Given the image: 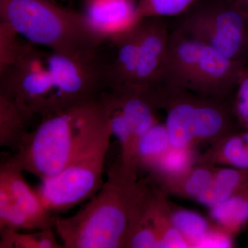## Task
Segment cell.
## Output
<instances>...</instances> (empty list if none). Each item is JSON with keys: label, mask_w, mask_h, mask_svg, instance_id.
Here are the masks:
<instances>
[{"label": "cell", "mask_w": 248, "mask_h": 248, "mask_svg": "<svg viewBox=\"0 0 248 248\" xmlns=\"http://www.w3.org/2000/svg\"><path fill=\"white\" fill-rule=\"evenodd\" d=\"M247 66L173 28L169 34L161 85L227 99L236 90Z\"/></svg>", "instance_id": "obj_4"}, {"label": "cell", "mask_w": 248, "mask_h": 248, "mask_svg": "<svg viewBox=\"0 0 248 248\" xmlns=\"http://www.w3.org/2000/svg\"><path fill=\"white\" fill-rule=\"evenodd\" d=\"M24 171L8 159L0 166V187L9 192L16 203L34 222L37 230L54 228L56 215L45 208L38 192L28 184Z\"/></svg>", "instance_id": "obj_10"}, {"label": "cell", "mask_w": 248, "mask_h": 248, "mask_svg": "<svg viewBox=\"0 0 248 248\" xmlns=\"http://www.w3.org/2000/svg\"><path fill=\"white\" fill-rule=\"evenodd\" d=\"M7 23L0 22V72L12 64L22 47L23 39Z\"/></svg>", "instance_id": "obj_25"}, {"label": "cell", "mask_w": 248, "mask_h": 248, "mask_svg": "<svg viewBox=\"0 0 248 248\" xmlns=\"http://www.w3.org/2000/svg\"><path fill=\"white\" fill-rule=\"evenodd\" d=\"M217 166L197 164L185 172L160 181L159 189L166 195L197 201L210 185Z\"/></svg>", "instance_id": "obj_16"}, {"label": "cell", "mask_w": 248, "mask_h": 248, "mask_svg": "<svg viewBox=\"0 0 248 248\" xmlns=\"http://www.w3.org/2000/svg\"><path fill=\"white\" fill-rule=\"evenodd\" d=\"M236 1L239 9L248 17V0H236Z\"/></svg>", "instance_id": "obj_27"}, {"label": "cell", "mask_w": 248, "mask_h": 248, "mask_svg": "<svg viewBox=\"0 0 248 248\" xmlns=\"http://www.w3.org/2000/svg\"><path fill=\"white\" fill-rule=\"evenodd\" d=\"M248 183V170L217 166L210 185L197 199L209 208L224 202Z\"/></svg>", "instance_id": "obj_18"}, {"label": "cell", "mask_w": 248, "mask_h": 248, "mask_svg": "<svg viewBox=\"0 0 248 248\" xmlns=\"http://www.w3.org/2000/svg\"><path fill=\"white\" fill-rule=\"evenodd\" d=\"M107 40L115 52L113 59L108 62L107 88L133 84L140 53L138 23L130 30Z\"/></svg>", "instance_id": "obj_12"}, {"label": "cell", "mask_w": 248, "mask_h": 248, "mask_svg": "<svg viewBox=\"0 0 248 248\" xmlns=\"http://www.w3.org/2000/svg\"><path fill=\"white\" fill-rule=\"evenodd\" d=\"M26 118L17 104L0 94V146L17 151L29 130Z\"/></svg>", "instance_id": "obj_20"}, {"label": "cell", "mask_w": 248, "mask_h": 248, "mask_svg": "<svg viewBox=\"0 0 248 248\" xmlns=\"http://www.w3.org/2000/svg\"><path fill=\"white\" fill-rule=\"evenodd\" d=\"M170 140L166 125L158 123L139 140L134 156L133 166L150 172L170 149Z\"/></svg>", "instance_id": "obj_17"}, {"label": "cell", "mask_w": 248, "mask_h": 248, "mask_svg": "<svg viewBox=\"0 0 248 248\" xmlns=\"http://www.w3.org/2000/svg\"><path fill=\"white\" fill-rule=\"evenodd\" d=\"M99 98L41 118L9 158L41 182L56 175L108 124Z\"/></svg>", "instance_id": "obj_2"}, {"label": "cell", "mask_w": 248, "mask_h": 248, "mask_svg": "<svg viewBox=\"0 0 248 248\" xmlns=\"http://www.w3.org/2000/svg\"><path fill=\"white\" fill-rule=\"evenodd\" d=\"M138 174L120 160L79 211L56 215L54 228L63 248H125L129 217L143 182Z\"/></svg>", "instance_id": "obj_1"}, {"label": "cell", "mask_w": 248, "mask_h": 248, "mask_svg": "<svg viewBox=\"0 0 248 248\" xmlns=\"http://www.w3.org/2000/svg\"><path fill=\"white\" fill-rule=\"evenodd\" d=\"M161 106L174 148L197 149L201 144H213L238 132L239 124L227 99L161 86Z\"/></svg>", "instance_id": "obj_5"}, {"label": "cell", "mask_w": 248, "mask_h": 248, "mask_svg": "<svg viewBox=\"0 0 248 248\" xmlns=\"http://www.w3.org/2000/svg\"><path fill=\"white\" fill-rule=\"evenodd\" d=\"M199 0H139V19L151 17H178Z\"/></svg>", "instance_id": "obj_24"}, {"label": "cell", "mask_w": 248, "mask_h": 248, "mask_svg": "<svg viewBox=\"0 0 248 248\" xmlns=\"http://www.w3.org/2000/svg\"><path fill=\"white\" fill-rule=\"evenodd\" d=\"M227 58L248 63V17L236 0H199L174 27Z\"/></svg>", "instance_id": "obj_7"}, {"label": "cell", "mask_w": 248, "mask_h": 248, "mask_svg": "<svg viewBox=\"0 0 248 248\" xmlns=\"http://www.w3.org/2000/svg\"><path fill=\"white\" fill-rule=\"evenodd\" d=\"M53 1H54V0H53Z\"/></svg>", "instance_id": "obj_29"}, {"label": "cell", "mask_w": 248, "mask_h": 248, "mask_svg": "<svg viewBox=\"0 0 248 248\" xmlns=\"http://www.w3.org/2000/svg\"><path fill=\"white\" fill-rule=\"evenodd\" d=\"M170 208L173 222L190 248L234 247V239L220 231L210 218L172 203Z\"/></svg>", "instance_id": "obj_11"}, {"label": "cell", "mask_w": 248, "mask_h": 248, "mask_svg": "<svg viewBox=\"0 0 248 248\" xmlns=\"http://www.w3.org/2000/svg\"><path fill=\"white\" fill-rule=\"evenodd\" d=\"M138 29L140 53L132 84L159 87L170 31L169 24L164 17H146L138 22Z\"/></svg>", "instance_id": "obj_8"}, {"label": "cell", "mask_w": 248, "mask_h": 248, "mask_svg": "<svg viewBox=\"0 0 248 248\" xmlns=\"http://www.w3.org/2000/svg\"><path fill=\"white\" fill-rule=\"evenodd\" d=\"M54 228L40 230L33 234H24L14 230L0 231L1 248H63L58 242Z\"/></svg>", "instance_id": "obj_21"}, {"label": "cell", "mask_w": 248, "mask_h": 248, "mask_svg": "<svg viewBox=\"0 0 248 248\" xmlns=\"http://www.w3.org/2000/svg\"><path fill=\"white\" fill-rule=\"evenodd\" d=\"M161 189L148 184L145 213L159 239L161 247L164 248H190L173 222L170 203Z\"/></svg>", "instance_id": "obj_13"}, {"label": "cell", "mask_w": 248, "mask_h": 248, "mask_svg": "<svg viewBox=\"0 0 248 248\" xmlns=\"http://www.w3.org/2000/svg\"><path fill=\"white\" fill-rule=\"evenodd\" d=\"M138 5L135 0H84L82 13L94 32L107 40L140 22Z\"/></svg>", "instance_id": "obj_9"}, {"label": "cell", "mask_w": 248, "mask_h": 248, "mask_svg": "<svg viewBox=\"0 0 248 248\" xmlns=\"http://www.w3.org/2000/svg\"><path fill=\"white\" fill-rule=\"evenodd\" d=\"M0 19L32 45L63 55L95 53L107 42L82 12L62 7L53 0H0Z\"/></svg>", "instance_id": "obj_3"}, {"label": "cell", "mask_w": 248, "mask_h": 248, "mask_svg": "<svg viewBox=\"0 0 248 248\" xmlns=\"http://www.w3.org/2000/svg\"><path fill=\"white\" fill-rule=\"evenodd\" d=\"M147 187L148 183L143 180L129 217L125 248H161L145 213Z\"/></svg>", "instance_id": "obj_19"}, {"label": "cell", "mask_w": 248, "mask_h": 248, "mask_svg": "<svg viewBox=\"0 0 248 248\" xmlns=\"http://www.w3.org/2000/svg\"><path fill=\"white\" fill-rule=\"evenodd\" d=\"M2 230L20 231L37 228L9 192L0 187V231Z\"/></svg>", "instance_id": "obj_23"}, {"label": "cell", "mask_w": 248, "mask_h": 248, "mask_svg": "<svg viewBox=\"0 0 248 248\" xmlns=\"http://www.w3.org/2000/svg\"><path fill=\"white\" fill-rule=\"evenodd\" d=\"M210 220L234 239L248 225V183L224 202L210 208Z\"/></svg>", "instance_id": "obj_15"}, {"label": "cell", "mask_w": 248, "mask_h": 248, "mask_svg": "<svg viewBox=\"0 0 248 248\" xmlns=\"http://www.w3.org/2000/svg\"></svg>", "instance_id": "obj_28"}, {"label": "cell", "mask_w": 248, "mask_h": 248, "mask_svg": "<svg viewBox=\"0 0 248 248\" xmlns=\"http://www.w3.org/2000/svg\"><path fill=\"white\" fill-rule=\"evenodd\" d=\"M112 137L108 122L61 172L41 182L36 190L50 213L66 211L97 193L104 182V165Z\"/></svg>", "instance_id": "obj_6"}, {"label": "cell", "mask_w": 248, "mask_h": 248, "mask_svg": "<svg viewBox=\"0 0 248 248\" xmlns=\"http://www.w3.org/2000/svg\"><path fill=\"white\" fill-rule=\"evenodd\" d=\"M198 164L248 170V130L226 135L199 155Z\"/></svg>", "instance_id": "obj_14"}, {"label": "cell", "mask_w": 248, "mask_h": 248, "mask_svg": "<svg viewBox=\"0 0 248 248\" xmlns=\"http://www.w3.org/2000/svg\"><path fill=\"white\" fill-rule=\"evenodd\" d=\"M235 97L232 103L233 113L240 128L248 130V67L241 73L239 82L235 90Z\"/></svg>", "instance_id": "obj_26"}, {"label": "cell", "mask_w": 248, "mask_h": 248, "mask_svg": "<svg viewBox=\"0 0 248 248\" xmlns=\"http://www.w3.org/2000/svg\"><path fill=\"white\" fill-rule=\"evenodd\" d=\"M198 156L196 149L172 146L151 171L152 176L157 183L163 179L174 177L197 164Z\"/></svg>", "instance_id": "obj_22"}]
</instances>
